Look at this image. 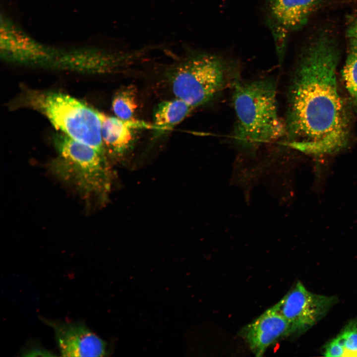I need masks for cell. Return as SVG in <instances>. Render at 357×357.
Returning <instances> with one entry per match:
<instances>
[{"label":"cell","mask_w":357,"mask_h":357,"mask_svg":"<svg viewBox=\"0 0 357 357\" xmlns=\"http://www.w3.org/2000/svg\"><path fill=\"white\" fill-rule=\"evenodd\" d=\"M340 54L329 34H319L301 52L288 91V145L310 155L337 152L347 145L350 120L339 93Z\"/></svg>","instance_id":"cell-1"},{"label":"cell","mask_w":357,"mask_h":357,"mask_svg":"<svg viewBox=\"0 0 357 357\" xmlns=\"http://www.w3.org/2000/svg\"><path fill=\"white\" fill-rule=\"evenodd\" d=\"M233 103L237 117L235 138L241 145H258L286 135L285 122L278 115L273 80H236Z\"/></svg>","instance_id":"cell-2"},{"label":"cell","mask_w":357,"mask_h":357,"mask_svg":"<svg viewBox=\"0 0 357 357\" xmlns=\"http://www.w3.org/2000/svg\"><path fill=\"white\" fill-rule=\"evenodd\" d=\"M185 48L166 75L173 94L193 109L210 101L227 85L232 66L218 55Z\"/></svg>","instance_id":"cell-3"},{"label":"cell","mask_w":357,"mask_h":357,"mask_svg":"<svg viewBox=\"0 0 357 357\" xmlns=\"http://www.w3.org/2000/svg\"><path fill=\"white\" fill-rule=\"evenodd\" d=\"M59 157L51 165L60 178L84 195L104 197L110 189V170L105 154L64 134L54 138Z\"/></svg>","instance_id":"cell-4"},{"label":"cell","mask_w":357,"mask_h":357,"mask_svg":"<svg viewBox=\"0 0 357 357\" xmlns=\"http://www.w3.org/2000/svg\"><path fill=\"white\" fill-rule=\"evenodd\" d=\"M26 101L63 134L105 154L99 112L60 93H31Z\"/></svg>","instance_id":"cell-5"},{"label":"cell","mask_w":357,"mask_h":357,"mask_svg":"<svg viewBox=\"0 0 357 357\" xmlns=\"http://www.w3.org/2000/svg\"><path fill=\"white\" fill-rule=\"evenodd\" d=\"M336 300L333 296L312 293L298 282L274 306L289 323L294 334L313 326Z\"/></svg>","instance_id":"cell-6"},{"label":"cell","mask_w":357,"mask_h":357,"mask_svg":"<svg viewBox=\"0 0 357 357\" xmlns=\"http://www.w3.org/2000/svg\"><path fill=\"white\" fill-rule=\"evenodd\" d=\"M325 0H266L267 23L276 42L278 55L285 54L288 34L298 30Z\"/></svg>","instance_id":"cell-7"},{"label":"cell","mask_w":357,"mask_h":357,"mask_svg":"<svg viewBox=\"0 0 357 357\" xmlns=\"http://www.w3.org/2000/svg\"><path fill=\"white\" fill-rule=\"evenodd\" d=\"M0 54L7 61L21 63H49L59 53L34 39L5 15L0 17Z\"/></svg>","instance_id":"cell-8"},{"label":"cell","mask_w":357,"mask_h":357,"mask_svg":"<svg viewBox=\"0 0 357 357\" xmlns=\"http://www.w3.org/2000/svg\"><path fill=\"white\" fill-rule=\"evenodd\" d=\"M51 326L63 357H104L108 355L107 343L83 322L43 319Z\"/></svg>","instance_id":"cell-9"},{"label":"cell","mask_w":357,"mask_h":357,"mask_svg":"<svg viewBox=\"0 0 357 357\" xmlns=\"http://www.w3.org/2000/svg\"><path fill=\"white\" fill-rule=\"evenodd\" d=\"M241 334L254 354L261 357L270 345L293 332L288 321L273 306L245 326Z\"/></svg>","instance_id":"cell-10"},{"label":"cell","mask_w":357,"mask_h":357,"mask_svg":"<svg viewBox=\"0 0 357 357\" xmlns=\"http://www.w3.org/2000/svg\"><path fill=\"white\" fill-rule=\"evenodd\" d=\"M101 131L105 149L113 156L121 157L133 146L137 129H153L152 124L132 120H124L99 112Z\"/></svg>","instance_id":"cell-11"},{"label":"cell","mask_w":357,"mask_h":357,"mask_svg":"<svg viewBox=\"0 0 357 357\" xmlns=\"http://www.w3.org/2000/svg\"><path fill=\"white\" fill-rule=\"evenodd\" d=\"M194 109L183 100L175 98L159 103L153 115L156 135L166 133L184 120Z\"/></svg>","instance_id":"cell-12"},{"label":"cell","mask_w":357,"mask_h":357,"mask_svg":"<svg viewBox=\"0 0 357 357\" xmlns=\"http://www.w3.org/2000/svg\"><path fill=\"white\" fill-rule=\"evenodd\" d=\"M137 108V90L134 85L123 86L115 93L112 109L117 117L124 120L135 119L134 116Z\"/></svg>","instance_id":"cell-13"},{"label":"cell","mask_w":357,"mask_h":357,"mask_svg":"<svg viewBox=\"0 0 357 357\" xmlns=\"http://www.w3.org/2000/svg\"><path fill=\"white\" fill-rule=\"evenodd\" d=\"M326 357H357V325H349L325 347Z\"/></svg>","instance_id":"cell-14"},{"label":"cell","mask_w":357,"mask_h":357,"mask_svg":"<svg viewBox=\"0 0 357 357\" xmlns=\"http://www.w3.org/2000/svg\"><path fill=\"white\" fill-rule=\"evenodd\" d=\"M346 87L357 111V48L350 45V50L343 70Z\"/></svg>","instance_id":"cell-15"},{"label":"cell","mask_w":357,"mask_h":357,"mask_svg":"<svg viewBox=\"0 0 357 357\" xmlns=\"http://www.w3.org/2000/svg\"><path fill=\"white\" fill-rule=\"evenodd\" d=\"M51 352L37 345H30L22 352L23 356H53Z\"/></svg>","instance_id":"cell-16"},{"label":"cell","mask_w":357,"mask_h":357,"mask_svg":"<svg viewBox=\"0 0 357 357\" xmlns=\"http://www.w3.org/2000/svg\"><path fill=\"white\" fill-rule=\"evenodd\" d=\"M347 36L350 41V45L357 48V21L354 22L349 28Z\"/></svg>","instance_id":"cell-17"}]
</instances>
